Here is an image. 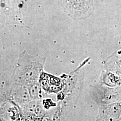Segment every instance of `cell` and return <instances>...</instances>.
Listing matches in <instances>:
<instances>
[{
	"instance_id": "1",
	"label": "cell",
	"mask_w": 121,
	"mask_h": 121,
	"mask_svg": "<svg viewBox=\"0 0 121 121\" xmlns=\"http://www.w3.org/2000/svg\"><path fill=\"white\" fill-rule=\"evenodd\" d=\"M45 58L39 55L32 56L26 51L19 55L15 78L19 82L27 83L36 80L41 71Z\"/></svg>"
},
{
	"instance_id": "2",
	"label": "cell",
	"mask_w": 121,
	"mask_h": 121,
	"mask_svg": "<svg viewBox=\"0 0 121 121\" xmlns=\"http://www.w3.org/2000/svg\"><path fill=\"white\" fill-rule=\"evenodd\" d=\"M40 82L44 89L50 92L59 91L61 85V82L59 78L46 73L41 75Z\"/></svg>"
}]
</instances>
